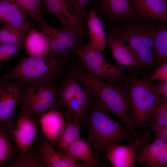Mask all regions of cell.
<instances>
[{
  "label": "cell",
  "instance_id": "obj_1",
  "mask_svg": "<svg viewBox=\"0 0 167 167\" xmlns=\"http://www.w3.org/2000/svg\"><path fill=\"white\" fill-rule=\"evenodd\" d=\"M109 112L101 102L93 98L86 115L81 120L87 128V141L92 146L93 153L102 166L106 163L107 159L105 155L109 144L135 138V130L124 127Z\"/></svg>",
  "mask_w": 167,
  "mask_h": 167
},
{
  "label": "cell",
  "instance_id": "obj_15",
  "mask_svg": "<svg viewBox=\"0 0 167 167\" xmlns=\"http://www.w3.org/2000/svg\"><path fill=\"white\" fill-rule=\"evenodd\" d=\"M28 15L14 0H0V20L3 24H9L28 32L36 23L28 20Z\"/></svg>",
  "mask_w": 167,
  "mask_h": 167
},
{
  "label": "cell",
  "instance_id": "obj_21",
  "mask_svg": "<svg viewBox=\"0 0 167 167\" xmlns=\"http://www.w3.org/2000/svg\"><path fill=\"white\" fill-rule=\"evenodd\" d=\"M24 43L29 57L45 58L49 56L51 45L49 38L34 27L30 29Z\"/></svg>",
  "mask_w": 167,
  "mask_h": 167
},
{
  "label": "cell",
  "instance_id": "obj_28",
  "mask_svg": "<svg viewBox=\"0 0 167 167\" xmlns=\"http://www.w3.org/2000/svg\"><path fill=\"white\" fill-rule=\"evenodd\" d=\"M5 166L9 167H44L38 150L31 148L23 156L13 158Z\"/></svg>",
  "mask_w": 167,
  "mask_h": 167
},
{
  "label": "cell",
  "instance_id": "obj_32",
  "mask_svg": "<svg viewBox=\"0 0 167 167\" xmlns=\"http://www.w3.org/2000/svg\"><path fill=\"white\" fill-rule=\"evenodd\" d=\"M63 107L66 109L73 117L78 118L81 120L85 116V114L75 97L67 102Z\"/></svg>",
  "mask_w": 167,
  "mask_h": 167
},
{
  "label": "cell",
  "instance_id": "obj_19",
  "mask_svg": "<svg viewBox=\"0 0 167 167\" xmlns=\"http://www.w3.org/2000/svg\"><path fill=\"white\" fill-rule=\"evenodd\" d=\"M40 122L44 133L54 146L66 125L64 116L59 111L51 110L41 115Z\"/></svg>",
  "mask_w": 167,
  "mask_h": 167
},
{
  "label": "cell",
  "instance_id": "obj_13",
  "mask_svg": "<svg viewBox=\"0 0 167 167\" xmlns=\"http://www.w3.org/2000/svg\"><path fill=\"white\" fill-rule=\"evenodd\" d=\"M24 83L20 80L0 84V125L11 119L21 100L22 86Z\"/></svg>",
  "mask_w": 167,
  "mask_h": 167
},
{
  "label": "cell",
  "instance_id": "obj_8",
  "mask_svg": "<svg viewBox=\"0 0 167 167\" xmlns=\"http://www.w3.org/2000/svg\"><path fill=\"white\" fill-rule=\"evenodd\" d=\"M41 32L49 38L51 49L49 56L58 53L66 55L76 50L81 46L84 35L72 28L63 26L59 28L53 27L45 20L37 23Z\"/></svg>",
  "mask_w": 167,
  "mask_h": 167
},
{
  "label": "cell",
  "instance_id": "obj_37",
  "mask_svg": "<svg viewBox=\"0 0 167 167\" xmlns=\"http://www.w3.org/2000/svg\"><path fill=\"white\" fill-rule=\"evenodd\" d=\"M157 87L158 91L161 96L164 97L167 96V83H162Z\"/></svg>",
  "mask_w": 167,
  "mask_h": 167
},
{
  "label": "cell",
  "instance_id": "obj_29",
  "mask_svg": "<svg viewBox=\"0 0 167 167\" xmlns=\"http://www.w3.org/2000/svg\"><path fill=\"white\" fill-rule=\"evenodd\" d=\"M148 118L146 127L152 131L167 126V105L164 100L152 112Z\"/></svg>",
  "mask_w": 167,
  "mask_h": 167
},
{
  "label": "cell",
  "instance_id": "obj_4",
  "mask_svg": "<svg viewBox=\"0 0 167 167\" xmlns=\"http://www.w3.org/2000/svg\"><path fill=\"white\" fill-rule=\"evenodd\" d=\"M157 26L138 19L117 27L110 35L132 47L138 54V67L146 70L154 67V41Z\"/></svg>",
  "mask_w": 167,
  "mask_h": 167
},
{
  "label": "cell",
  "instance_id": "obj_20",
  "mask_svg": "<svg viewBox=\"0 0 167 167\" xmlns=\"http://www.w3.org/2000/svg\"><path fill=\"white\" fill-rule=\"evenodd\" d=\"M87 18L90 40L88 45L93 49L101 53L105 49L107 42L101 20L92 8Z\"/></svg>",
  "mask_w": 167,
  "mask_h": 167
},
{
  "label": "cell",
  "instance_id": "obj_7",
  "mask_svg": "<svg viewBox=\"0 0 167 167\" xmlns=\"http://www.w3.org/2000/svg\"><path fill=\"white\" fill-rule=\"evenodd\" d=\"M60 88L53 84H24L21 89L19 115L27 114L35 118L56 108Z\"/></svg>",
  "mask_w": 167,
  "mask_h": 167
},
{
  "label": "cell",
  "instance_id": "obj_12",
  "mask_svg": "<svg viewBox=\"0 0 167 167\" xmlns=\"http://www.w3.org/2000/svg\"><path fill=\"white\" fill-rule=\"evenodd\" d=\"M39 133L35 118L27 114L19 115L12 135L19 150V157L23 156L31 148Z\"/></svg>",
  "mask_w": 167,
  "mask_h": 167
},
{
  "label": "cell",
  "instance_id": "obj_31",
  "mask_svg": "<svg viewBox=\"0 0 167 167\" xmlns=\"http://www.w3.org/2000/svg\"><path fill=\"white\" fill-rule=\"evenodd\" d=\"M23 44H7L0 45V62L7 60L20 51Z\"/></svg>",
  "mask_w": 167,
  "mask_h": 167
},
{
  "label": "cell",
  "instance_id": "obj_25",
  "mask_svg": "<svg viewBox=\"0 0 167 167\" xmlns=\"http://www.w3.org/2000/svg\"><path fill=\"white\" fill-rule=\"evenodd\" d=\"M154 67L156 69L167 58V24L159 22L157 26L154 46Z\"/></svg>",
  "mask_w": 167,
  "mask_h": 167
},
{
  "label": "cell",
  "instance_id": "obj_16",
  "mask_svg": "<svg viewBox=\"0 0 167 167\" xmlns=\"http://www.w3.org/2000/svg\"><path fill=\"white\" fill-rule=\"evenodd\" d=\"M38 151L41 160L47 167H90L69 159L65 153L56 150L42 136L37 139Z\"/></svg>",
  "mask_w": 167,
  "mask_h": 167
},
{
  "label": "cell",
  "instance_id": "obj_9",
  "mask_svg": "<svg viewBox=\"0 0 167 167\" xmlns=\"http://www.w3.org/2000/svg\"><path fill=\"white\" fill-rule=\"evenodd\" d=\"M92 8L101 20L108 22H129L139 18L129 0H93Z\"/></svg>",
  "mask_w": 167,
  "mask_h": 167
},
{
  "label": "cell",
  "instance_id": "obj_11",
  "mask_svg": "<svg viewBox=\"0 0 167 167\" xmlns=\"http://www.w3.org/2000/svg\"><path fill=\"white\" fill-rule=\"evenodd\" d=\"M45 12L56 17L63 26L80 32L85 30V22L82 15L69 0H43Z\"/></svg>",
  "mask_w": 167,
  "mask_h": 167
},
{
  "label": "cell",
  "instance_id": "obj_34",
  "mask_svg": "<svg viewBox=\"0 0 167 167\" xmlns=\"http://www.w3.org/2000/svg\"><path fill=\"white\" fill-rule=\"evenodd\" d=\"M146 79L153 82L158 80L162 83H167V61L161 64Z\"/></svg>",
  "mask_w": 167,
  "mask_h": 167
},
{
  "label": "cell",
  "instance_id": "obj_39",
  "mask_svg": "<svg viewBox=\"0 0 167 167\" xmlns=\"http://www.w3.org/2000/svg\"><path fill=\"white\" fill-rule=\"evenodd\" d=\"M166 2V3H167V0H165Z\"/></svg>",
  "mask_w": 167,
  "mask_h": 167
},
{
  "label": "cell",
  "instance_id": "obj_35",
  "mask_svg": "<svg viewBox=\"0 0 167 167\" xmlns=\"http://www.w3.org/2000/svg\"><path fill=\"white\" fill-rule=\"evenodd\" d=\"M77 11L86 20L87 8L88 4L92 0H69Z\"/></svg>",
  "mask_w": 167,
  "mask_h": 167
},
{
  "label": "cell",
  "instance_id": "obj_33",
  "mask_svg": "<svg viewBox=\"0 0 167 167\" xmlns=\"http://www.w3.org/2000/svg\"><path fill=\"white\" fill-rule=\"evenodd\" d=\"M75 97L85 115L92 101L91 97L80 85Z\"/></svg>",
  "mask_w": 167,
  "mask_h": 167
},
{
  "label": "cell",
  "instance_id": "obj_3",
  "mask_svg": "<svg viewBox=\"0 0 167 167\" xmlns=\"http://www.w3.org/2000/svg\"><path fill=\"white\" fill-rule=\"evenodd\" d=\"M127 85L131 114L135 129L139 127L144 131L146 141L151 139L147 130L146 122L152 112L164 101L157 87L146 79L131 75L126 83Z\"/></svg>",
  "mask_w": 167,
  "mask_h": 167
},
{
  "label": "cell",
  "instance_id": "obj_2",
  "mask_svg": "<svg viewBox=\"0 0 167 167\" xmlns=\"http://www.w3.org/2000/svg\"><path fill=\"white\" fill-rule=\"evenodd\" d=\"M71 73L91 97L98 99L109 111L116 115L128 129L135 130L130 111L127 84L118 85L99 79L82 69L74 66Z\"/></svg>",
  "mask_w": 167,
  "mask_h": 167
},
{
  "label": "cell",
  "instance_id": "obj_26",
  "mask_svg": "<svg viewBox=\"0 0 167 167\" xmlns=\"http://www.w3.org/2000/svg\"><path fill=\"white\" fill-rule=\"evenodd\" d=\"M80 84L69 72L61 86L60 94L56 108L63 107L72 98L76 97Z\"/></svg>",
  "mask_w": 167,
  "mask_h": 167
},
{
  "label": "cell",
  "instance_id": "obj_17",
  "mask_svg": "<svg viewBox=\"0 0 167 167\" xmlns=\"http://www.w3.org/2000/svg\"><path fill=\"white\" fill-rule=\"evenodd\" d=\"M107 44L118 65L127 67L131 70L139 66L140 58L132 47L110 35L107 36Z\"/></svg>",
  "mask_w": 167,
  "mask_h": 167
},
{
  "label": "cell",
  "instance_id": "obj_5",
  "mask_svg": "<svg viewBox=\"0 0 167 167\" xmlns=\"http://www.w3.org/2000/svg\"><path fill=\"white\" fill-rule=\"evenodd\" d=\"M58 59L55 56L20 58L11 70L1 75L0 82L18 79L32 85H50L58 74Z\"/></svg>",
  "mask_w": 167,
  "mask_h": 167
},
{
  "label": "cell",
  "instance_id": "obj_6",
  "mask_svg": "<svg viewBox=\"0 0 167 167\" xmlns=\"http://www.w3.org/2000/svg\"><path fill=\"white\" fill-rule=\"evenodd\" d=\"M77 63L83 69L108 83L122 85L131 75L120 66L106 62L101 54L88 45L82 44L75 52Z\"/></svg>",
  "mask_w": 167,
  "mask_h": 167
},
{
  "label": "cell",
  "instance_id": "obj_27",
  "mask_svg": "<svg viewBox=\"0 0 167 167\" xmlns=\"http://www.w3.org/2000/svg\"><path fill=\"white\" fill-rule=\"evenodd\" d=\"M28 33L11 25L4 24L0 29V45L23 44Z\"/></svg>",
  "mask_w": 167,
  "mask_h": 167
},
{
  "label": "cell",
  "instance_id": "obj_10",
  "mask_svg": "<svg viewBox=\"0 0 167 167\" xmlns=\"http://www.w3.org/2000/svg\"><path fill=\"white\" fill-rule=\"evenodd\" d=\"M135 138L128 140L125 145L112 143L106 148L105 157L114 167H135L137 151L143 145L145 141L135 132Z\"/></svg>",
  "mask_w": 167,
  "mask_h": 167
},
{
  "label": "cell",
  "instance_id": "obj_23",
  "mask_svg": "<svg viewBox=\"0 0 167 167\" xmlns=\"http://www.w3.org/2000/svg\"><path fill=\"white\" fill-rule=\"evenodd\" d=\"M64 153L71 160L75 162L81 161L91 167L99 163L92 151L90 143L80 137L70 146Z\"/></svg>",
  "mask_w": 167,
  "mask_h": 167
},
{
  "label": "cell",
  "instance_id": "obj_24",
  "mask_svg": "<svg viewBox=\"0 0 167 167\" xmlns=\"http://www.w3.org/2000/svg\"><path fill=\"white\" fill-rule=\"evenodd\" d=\"M14 122L10 119L0 125V167L5 165L14 158L16 154V148L14 147L10 140L15 126Z\"/></svg>",
  "mask_w": 167,
  "mask_h": 167
},
{
  "label": "cell",
  "instance_id": "obj_18",
  "mask_svg": "<svg viewBox=\"0 0 167 167\" xmlns=\"http://www.w3.org/2000/svg\"><path fill=\"white\" fill-rule=\"evenodd\" d=\"M139 17L167 23L165 0H129Z\"/></svg>",
  "mask_w": 167,
  "mask_h": 167
},
{
  "label": "cell",
  "instance_id": "obj_14",
  "mask_svg": "<svg viewBox=\"0 0 167 167\" xmlns=\"http://www.w3.org/2000/svg\"><path fill=\"white\" fill-rule=\"evenodd\" d=\"M136 161L138 164L150 167H167V143L157 138L150 144L145 141Z\"/></svg>",
  "mask_w": 167,
  "mask_h": 167
},
{
  "label": "cell",
  "instance_id": "obj_36",
  "mask_svg": "<svg viewBox=\"0 0 167 167\" xmlns=\"http://www.w3.org/2000/svg\"><path fill=\"white\" fill-rule=\"evenodd\" d=\"M156 138L162 139L167 143V126L153 130Z\"/></svg>",
  "mask_w": 167,
  "mask_h": 167
},
{
  "label": "cell",
  "instance_id": "obj_38",
  "mask_svg": "<svg viewBox=\"0 0 167 167\" xmlns=\"http://www.w3.org/2000/svg\"><path fill=\"white\" fill-rule=\"evenodd\" d=\"M164 101L165 103L167 105V96L164 97Z\"/></svg>",
  "mask_w": 167,
  "mask_h": 167
},
{
  "label": "cell",
  "instance_id": "obj_22",
  "mask_svg": "<svg viewBox=\"0 0 167 167\" xmlns=\"http://www.w3.org/2000/svg\"><path fill=\"white\" fill-rule=\"evenodd\" d=\"M68 112L69 117L65 126L55 141L54 146L59 151L65 153L70 146L80 138V133L84 125L81 119L74 117Z\"/></svg>",
  "mask_w": 167,
  "mask_h": 167
},
{
  "label": "cell",
  "instance_id": "obj_30",
  "mask_svg": "<svg viewBox=\"0 0 167 167\" xmlns=\"http://www.w3.org/2000/svg\"><path fill=\"white\" fill-rule=\"evenodd\" d=\"M37 24L45 20L41 10L42 0H14Z\"/></svg>",
  "mask_w": 167,
  "mask_h": 167
}]
</instances>
